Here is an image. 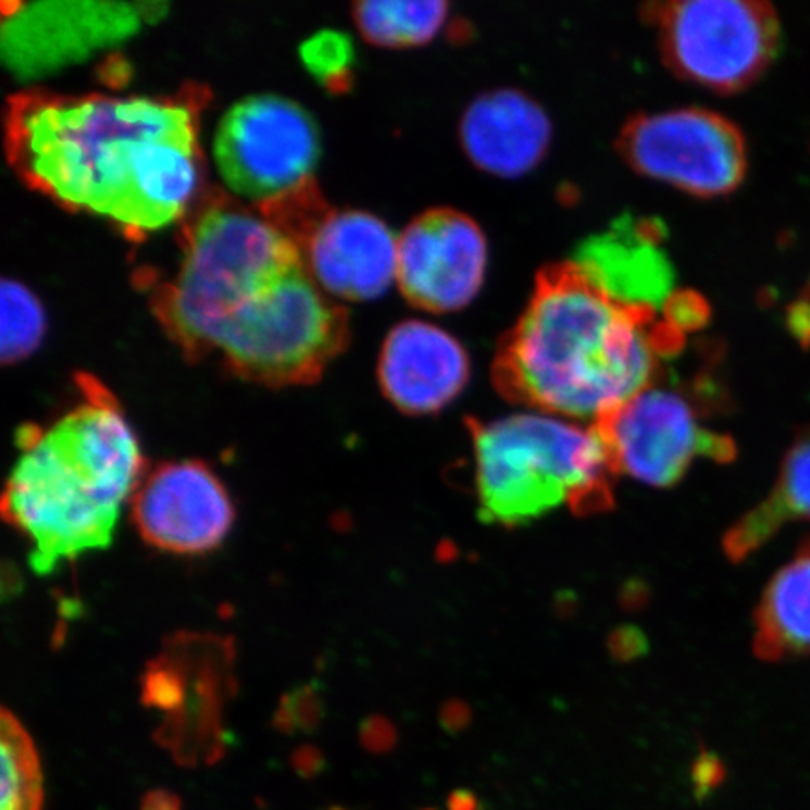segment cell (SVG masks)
Returning <instances> with one entry per match:
<instances>
[{
	"label": "cell",
	"instance_id": "6da1fadb",
	"mask_svg": "<svg viewBox=\"0 0 810 810\" xmlns=\"http://www.w3.org/2000/svg\"><path fill=\"white\" fill-rule=\"evenodd\" d=\"M7 152L23 180L129 237L185 220L201 183L199 103L185 96H55L10 100Z\"/></svg>",
	"mask_w": 810,
	"mask_h": 810
},
{
	"label": "cell",
	"instance_id": "7a4b0ae2",
	"mask_svg": "<svg viewBox=\"0 0 810 810\" xmlns=\"http://www.w3.org/2000/svg\"><path fill=\"white\" fill-rule=\"evenodd\" d=\"M685 344L664 310L628 307L574 261L546 266L507 333L494 383L511 402L599 423L661 375Z\"/></svg>",
	"mask_w": 810,
	"mask_h": 810
},
{
	"label": "cell",
	"instance_id": "3957f363",
	"mask_svg": "<svg viewBox=\"0 0 810 810\" xmlns=\"http://www.w3.org/2000/svg\"><path fill=\"white\" fill-rule=\"evenodd\" d=\"M82 402L49 428L21 429L2 496V514L27 538L40 576L108 548L144 481L141 447L119 402L92 377H82Z\"/></svg>",
	"mask_w": 810,
	"mask_h": 810
},
{
	"label": "cell",
	"instance_id": "277c9868",
	"mask_svg": "<svg viewBox=\"0 0 810 810\" xmlns=\"http://www.w3.org/2000/svg\"><path fill=\"white\" fill-rule=\"evenodd\" d=\"M302 265L299 246L256 207L209 196L186 216L177 273L150 304L186 357L201 359L233 313Z\"/></svg>",
	"mask_w": 810,
	"mask_h": 810
},
{
	"label": "cell",
	"instance_id": "5b68a950",
	"mask_svg": "<svg viewBox=\"0 0 810 810\" xmlns=\"http://www.w3.org/2000/svg\"><path fill=\"white\" fill-rule=\"evenodd\" d=\"M478 516L484 524H532L559 507L605 511L612 463L599 432L546 413L471 423Z\"/></svg>",
	"mask_w": 810,
	"mask_h": 810
},
{
	"label": "cell",
	"instance_id": "8992f818",
	"mask_svg": "<svg viewBox=\"0 0 810 810\" xmlns=\"http://www.w3.org/2000/svg\"><path fill=\"white\" fill-rule=\"evenodd\" d=\"M348 338V313L302 265L233 313L214 351L242 379L291 387L317 382Z\"/></svg>",
	"mask_w": 810,
	"mask_h": 810
},
{
	"label": "cell",
	"instance_id": "52a82bcc",
	"mask_svg": "<svg viewBox=\"0 0 810 810\" xmlns=\"http://www.w3.org/2000/svg\"><path fill=\"white\" fill-rule=\"evenodd\" d=\"M668 68L703 89H747L775 59L781 25L760 0H675L647 4Z\"/></svg>",
	"mask_w": 810,
	"mask_h": 810
},
{
	"label": "cell",
	"instance_id": "ba28073f",
	"mask_svg": "<svg viewBox=\"0 0 810 810\" xmlns=\"http://www.w3.org/2000/svg\"><path fill=\"white\" fill-rule=\"evenodd\" d=\"M212 154L225 186L259 209L312 185L320 128L289 98L246 96L220 119Z\"/></svg>",
	"mask_w": 810,
	"mask_h": 810
},
{
	"label": "cell",
	"instance_id": "9c48e42d",
	"mask_svg": "<svg viewBox=\"0 0 810 810\" xmlns=\"http://www.w3.org/2000/svg\"><path fill=\"white\" fill-rule=\"evenodd\" d=\"M618 150L644 177L696 198L726 196L742 185L747 147L736 124L700 108L641 113L621 128Z\"/></svg>",
	"mask_w": 810,
	"mask_h": 810
},
{
	"label": "cell",
	"instance_id": "30bf717a",
	"mask_svg": "<svg viewBox=\"0 0 810 810\" xmlns=\"http://www.w3.org/2000/svg\"><path fill=\"white\" fill-rule=\"evenodd\" d=\"M164 14L160 2H17L2 17V61L21 82H35L121 46Z\"/></svg>",
	"mask_w": 810,
	"mask_h": 810
},
{
	"label": "cell",
	"instance_id": "8fae6325",
	"mask_svg": "<svg viewBox=\"0 0 810 810\" xmlns=\"http://www.w3.org/2000/svg\"><path fill=\"white\" fill-rule=\"evenodd\" d=\"M593 426L613 473L657 488L680 483L698 458L732 462L736 457L734 441L706 428L688 396L659 382Z\"/></svg>",
	"mask_w": 810,
	"mask_h": 810
},
{
	"label": "cell",
	"instance_id": "7c38bea8",
	"mask_svg": "<svg viewBox=\"0 0 810 810\" xmlns=\"http://www.w3.org/2000/svg\"><path fill=\"white\" fill-rule=\"evenodd\" d=\"M488 245L475 220L454 209L416 216L398 237L396 286L413 307L457 312L477 297Z\"/></svg>",
	"mask_w": 810,
	"mask_h": 810
},
{
	"label": "cell",
	"instance_id": "4fadbf2b",
	"mask_svg": "<svg viewBox=\"0 0 810 810\" xmlns=\"http://www.w3.org/2000/svg\"><path fill=\"white\" fill-rule=\"evenodd\" d=\"M132 516L147 545L196 556L224 543L235 522V507L209 465L185 460L150 471L132 498Z\"/></svg>",
	"mask_w": 810,
	"mask_h": 810
},
{
	"label": "cell",
	"instance_id": "5bb4252c",
	"mask_svg": "<svg viewBox=\"0 0 810 810\" xmlns=\"http://www.w3.org/2000/svg\"><path fill=\"white\" fill-rule=\"evenodd\" d=\"M299 248L310 276L334 299H379L396 284L398 237L370 212L328 209Z\"/></svg>",
	"mask_w": 810,
	"mask_h": 810
},
{
	"label": "cell",
	"instance_id": "9a60e30c",
	"mask_svg": "<svg viewBox=\"0 0 810 810\" xmlns=\"http://www.w3.org/2000/svg\"><path fill=\"white\" fill-rule=\"evenodd\" d=\"M377 379L388 402L408 415H432L457 400L470 357L452 334L428 321H403L383 341Z\"/></svg>",
	"mask_w": 810,
	"mask_h": 810
},
{
	"label": "cell",
	"instance_id": "2e32d148",
	"mask_svg": "<svg viewBox=\"0 0 810 810\" xmlns=\"http://www.w3.org/2000/svg\"><path fill=\"white\" fill-rule=\"evenodd\" d=\"M465 154L478 170L501 178L522 177L540 164L552 124L533 98L514 89L490 90L470 103L460 123Z\"/></svg>",
	"mask_w": 810,
	"mask_h": 810
},
{
	"label": "cell",
	"instance_id": "e0dca14e",
	"mask_svg": "<svg viewBox=\"0 0 810 810\" xmlns=\"http://www.w3.org/2000/svg\"><path fill=\"white\" fill-rule=\"evenodd\" d=\"M576 265L610 297L628 307L664 310L674 297V269L661 250V229L626 220L587 240Z\"/></svg>",
	"mask_w": 810,
	"mask_h": 810
},
{
	"label": "cell",
	"instance_id": "ac0fdd59",
	"mask_svg": "<svg viewBox=\"0 0 810 810\" xmlns=\"http://www.w3.org/2000/svg\"><path fill=\"white\" fill-rule=\"evenodd\" d=\"M755 623V651L763 661L810 657V540L771 578Z\"/></svg>",
	"mask_w": 810,
	"mask_h": 810
},
{
	"label": "cell",
	"instance_id": "d6986e66",
	"mask_svg": "<svg viewBox=\"0 0 810 810\" xmlns=\"http://www.w3.org/2000/svg\"><path fill=\"white\" fill-rule=\"evenodd\" d=\"M803 520H810V428L797 436L786 452L768 498L743 514L724 535V552L732 561H742L783 527Z\"/></svg>",
	"mask_w": 810,
	"mask_h": 810
},
{
	"label": "cell",
	"instance_id": "ffe728a7",
	"mask_svg": "<svg viewBox=\"0 0 810 810\" xmlns=\"http://www.w3.org/2000/svg\"><path fill=\"white\" fill-rule=\"evenodd\" d=\"M450 7L441 0L402 2L369 0L353 8L361 35L379 48H416L434 40L449 21Z\"/></svg>",
	"mask_w": 810,
	"mask_h": 810
},
{
	"label": "cell",
	"instance_id": "44dd1931",
	"mask_svg": "<svg viewBox=\"0 0 810 810\" xmlns=\"http://www.w3.org/2000/svg\"><path fill=\"white\" fill-rule=\"evenodd\" d=\"M2 801L0 810H41L43 776L33 737L20 719L2 709L0 716Z\"/></svg>",
	"mask_w": 810,
	"mask_h": 810
},
{
	"label": "cell",
	"instance_id": "7402d4cb",
	"mask_svg": "<svg viewBox=\"0 0 810 810\" xmlns=\"http://www.w3.org/2000/svg\"><path fill=\"white\" fill-rule=\"evenodd\" d=\"M0 354L2 361H25L46 336V312L40 300L17 279L0 286Z\"/></svg>",
	"mask_w": 810,
	"mask_h": 810
},
{
	"label": "cell",
	"instance_id": "603a6c76",
	"mask_svg": "<svg viewBox=\"0 0 810 810\" xmlns=\"http://www.w3.org/2000/svg\"><path fill=\"white\" fill-rule=\"evenodd\" d=\"M300 61L315 82L333 92H344L353 77V41L340 30H320L302 41Z\"/></svg>",
	"mask_w": 810,
	"mask_h": 810
},
{
	"label": "cell",
	"instance_id": "cb8c5ba5",
	"mask_svg": "<svg viewBox=\"0 0 810 810\" xmlns=\"http://www.w3.org/2000/svg\"><path fill=\"white\" fill-rule=\"evenodd\" d=\"M144 810H178V801L167 794H152L145 801Z\"/></svg>",
	"mask_w": 810,
	"mask_h": 810
}]
</instances>
